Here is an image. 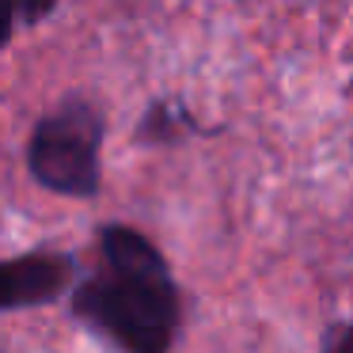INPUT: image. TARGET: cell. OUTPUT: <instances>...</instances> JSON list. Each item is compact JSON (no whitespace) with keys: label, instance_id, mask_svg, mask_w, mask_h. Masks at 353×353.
<instances>
[{"label":"cell","instance_id":"obj_1","mask_svg":"<svg viewBox=\"0 0 353 353\" xmlns=\"http://www.w3.org/2000/svg\"><path fill=\"white\" fill-rule=\"evenodd\" d=\"M69 315L118 353H171L183 327L171 262L133 224L95 232V270L77 281Z\"/></svg>","mask_w":353,"mask_h":353},{"label":"cell","instance_id":"obj_2","mask_svg":"<svg viewBox=\"0 0 353 353\" xmlns=\"http://www.w3.org/2000/svg\"><path fill=\"white\" fill-rule=\"evenodd\" d=\"M103 141L107 114L88 95H65L27 137V171L42 190L57 198L92 201L103 186Z\"/></svg>","mask_w":353,"mask_h":353},{"label":"cell","instance_id":"obj_3","mask_svg":"<svg viewBox=\"0 0 353 353\" xmlns=\"http://www.w3.org/2000/svg\"><path fill=\"white\" fill-rule=\"evenodd\" d=\"M77 281L80 262L57 247H34V251L0 259V312L57 304L61 296H72Z\"/></svg>","mask_w":353,"mask_h":353},{"label":"cell","instance_id":"obj_4","mask_svg":"<svg viewBox=\"0 0 353 353\" xmlns=\"http://www.w3.org/2000/svg\"><path fill=\"white\" fill-rule=\"evenodd\" d=\"M198 130L190 114H186L179 103H163V99H152L137 125V145H175V141L190 137Z\"/></svg>","mask_w":353,"mask_h":353},{"label":"cell","instance_id":"obj_5","mask_svg":"<svg viewBox=\"0 0 353 353\" xmlns=\"http://www.w3.org/2000/svg\"><path fill=\"white\" fill-rule=\"evenodd\" d=\"M54 8L57 0H0V50L8 46L19 31L39 27Z\"/></svg>","mask_w":353,"mask_h":353},{"label":"cell","instance_id":"obj_6","mask_svg":"<svg viewBox=\"0 0 353 353\" xmlns=\"http://www.w3.org/2000/svg\"><path fill=\"white\" fill-rule=\"evenodd\" d=\"M319 353H353V319L350 323H334V327L323 334V345Z\"/></svg>","mask_w":353,"mask_h":353}]
</instances>
